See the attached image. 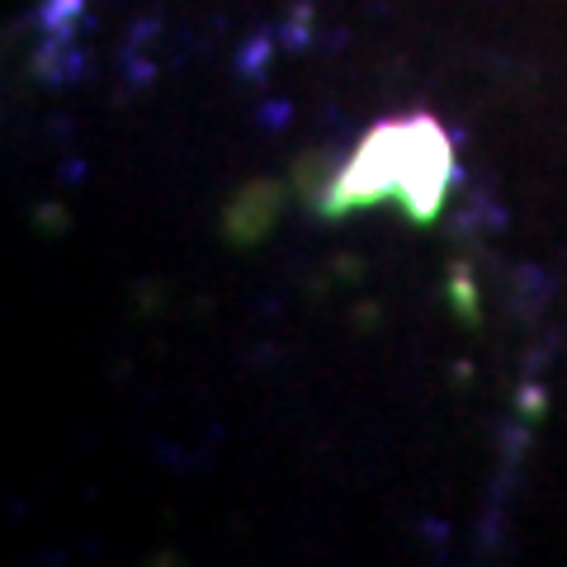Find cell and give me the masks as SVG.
Masks as SVG:
<instances>
[{"instance_id":"6da1fadb","label":"cell","mask_w":567,"mask_h":567,"mask_svg":"<svg viewBox=\"0 0 567 567\" xmlns=\"http://www.w3.org/2000/svg\"><path fill=\"white\" fill-rule=\"evenodd\" d=\"M445 175H450V142L431 118L383 123V128H374L360 142L350 171L341 175L336 204L354 208L402 194L416 218H431L440 189H445Z\"/></svg>"},{"instance_id":"7a4b0ae2","label":"cell","mask_w":567,"mask_h":567,"mask_svg":"<svg viewBox=\"0 0 567 567\" xmlns=\"http://www.w3.org/2000/svg\"><path fill=\"white\" fill-rule=\"evenodd\" d=\"M275 204H279V189L275 185H256L251 194H241L237 208H233V233L237 237H256L260 227L275 218Z\"/></svg>"}]
</instances>
